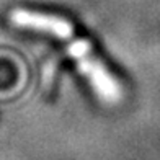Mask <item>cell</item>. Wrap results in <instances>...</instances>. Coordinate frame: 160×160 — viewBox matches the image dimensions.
I'll return each mask as SVG.
<instances>
[{
  "label": "cell",
  "mask_w": 160,
  "mask_h": 160,
  "mask_svg": "<svg viewBox=\"0 0 160 160\" xmlns=\"http://www.w3.org/2000/svg\"><path fill=\"white\" fill-rule=\"evenodd\" d=\"M64 39H69L67 51L70 57L77 61L80 72L87 77L92 88L97 92V95L106 101V103H116L121 98V87L116 82V78L108 72L105 64L98 61L92 51V44L85 39H80L74 34L72 30Z\"/></svg>",
  "instance_id": "obj_1"
},
{
  "label": "cell",
  "mask_w": 160,
  "mask_h": 160,
  "mask_svg": "<svg viewBox=\"0 0 160 160\" xmlns=\"http://www.w3.org/2000/svg\"><path fill=\"white\" fill-rule=\"evenodd\" d=\"M54 69H56V62L51 61L46 69H44V87L48 88V87H51V82H52V75H54Z\"/></svg>",
  "instance_id": "obj_2"
}]
</instances>
